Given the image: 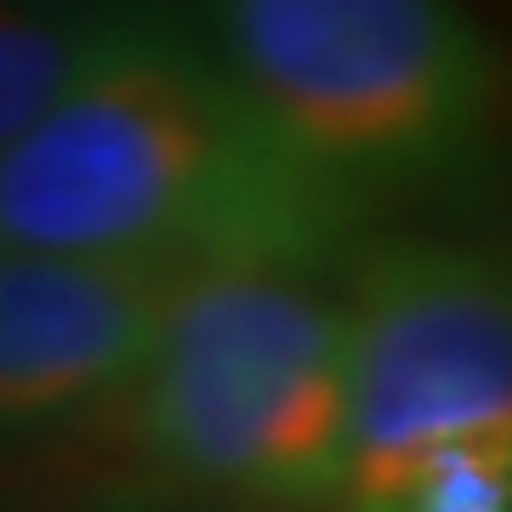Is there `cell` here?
Masks as SVG:
<instances>
[{
  "instance_id": "cell-5",
  "label": "cell",
  "mask_w": 512,
  "mask_h": 512,
  "mask_svg": "<svg viewBox=\"0 0 512 512\" xmlns=\"http://www.w3.org/2000/svg\"><path fill=\"white\" fill-rule=\"evenodd\" d=\"M165 291L131 262L0 251V450L109 410L154 348Z\"/></svg>"
},
{
  "instance_id": "cell-2",
  "label": "cell",
  "mask_w": 512,
  "mask_h": 512,
  "mask_svg": "<svg viewBox=\"0 0 512 512\" xmlns=\"http://www.w3.org/2000/svg\"><path fill=\"white\" fill-rule=\"evenodd\" d=\"M114 416L165 490L245 512L336 507L348 473V308L313 268L217 262L177 274Z\"/></svg>"
},
{
  "instance_id": "cell-1",
  "label": "cell",
  "mask_w": 512,
  "mask_h": 512,
  "mask_svg": "<svg viewBox=\"0 0 512 512\" xmlns=\"http://www.w3.org/2000/svg\"><path fill=\"white\" fill-rule=\"evenodd\" d=\"M365 217L308 177L194 29L131 12L92 69L0 154V251L330 274Z\"/></svg>"
},
{
  "instance_id": "cell-3",
  "label": "cell",
  "mask_w": 512,
  "mask_h": 512,
  "mask_svg": "<svg viewBox=\"0 0 512 512\" xmlns=\"http://www.w3.org/2000/svg\"><path fill=\"white\" fill-rule=\"evenodd\" d=\"M194 35L359 217L456 183L490 143L501 80L461 0H194Z\"/></svg>"
},
{
  "instance_id": "cell-7",
  "label": "cell",
  "mask_w": 512,
  "mask_h": 512,
  "mask_svg": "<svg viewBox=\"0 0 512 512\" xmlns=\"http://www.w3.org/2000/svg\"><path fill=\"white\" fill-rule=\"evenodd\" d=\"M336 512H512V439H450L348 478Z\"/></svg>"
},
{
  "instance_id": "cell-4",
  "label": "cell",
  "mask_w": 512,
  "mask_h": 512,
  "mask_svg": "<svg viewBox=\"0 0 512 512\" xmlns=\"http://www.w3.org/2000/svg\"><path fill=\"white\" fill-rule=\"evenodd\" d=\"M342 308V484L450 439H512V285L501 256L433 234L376 239L353 251Z\"/></svg>"
},
{
  "instance_id": "cell-6",
  "label": "cell",
  "mask_w": 512,
  "mask_h": 512,
  "mask_svg": "<svg viewBox=\"0 0 512 512\" xmlns=\"http://www.w3.org/2000/svg\"><path fill=\"white\" fill-rule=\"evenodd\" d=\"M137 6L0 0V154L92 69Z\"/></svg>"
}]
</instances>
